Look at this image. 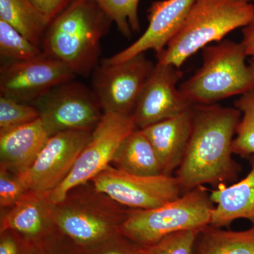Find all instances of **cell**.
<instances>
[{
	"label": "cell",
	"mask_w": 254,
	"mask_h": 254,
	"mask_svg": "<svg viewBox=\"0 0 254 254\" xmlns=\"http://www.w3.org/2000/svg\"><path fill=\"white\" fill-rule=\"evenodd\" d=\"M240 1H244V2L252 3L254 2V0H240Z\"/></svg>",
	"instance_id": "obj_34"
},
{
	"label": "cell",
	"mask_w": 254,
	"mask_h": 254,
	"mask_svg": "<svg viewBox=\"0 0 254 254\" xmlns=\"http://www.w3.org/2000/svg\"><path fill=\"white\" fill-rule=\"evenodd\" d=\"M248 158L251 169L245 178L210 192L215 208L209 225L226 227L239 219L254 225V155Z\"/></svg>",
	"instance_id": "obj_18"
},
{
	"label": "cell",
	"mask_w": 254,
	"mask_h": 254,
	"mask_svg": "<svg viewBox=\"0 0 254 254\" xmlns=\"http://www.w3.org/2000/svg\"><path fill=\"white\" fill-rule=\"evenodd\" d=\"M241 115L236 108L193 105L191 136L175 173L183 193L205 185L220 187L237 181L242 167L232 158V142Z\"/></svg>",
	"instance_id": "obj_1"
},
{
	"label": "cell",
	"mask_w": 254,
	"mask_h": 254,
	"mask_svg": "<svg viewBox=\"0 0 254 254\" xmlns=\"http://www.w3.org/2000/svg\"><path fill=\"white\" fill-rule=\"evenodd\" d=\"M214 208L210 193L198 187L157 208L128 209L119 231L137 245L149 246L175 232L208 226Z\"/></svg>",
	"instance_id": "obj_4"
},
{
	"label": "cell",
	"mask_w": 254,
	"mask_h": 254,
	"mask_svg": "<svg viewBox=\"0 0 254 254\" xmlns=\"http://www.w3.org/2000/svg\"><path fill=\"white\" fill-rule=\"evenodd\" d=\"M235 108L242 116L232 142V151L248 158L254 155V89L241 95L235 101Z\"/></svg>",
	"instance_id": "obj_22"
},
{
	"label": "cell",
	"mask_w": 254,
	"mask_h": 254,
	"mask_svg": "<svg viewBox=\"0 0 254 254\" xmlns=\"http://www.w3.org/2000/svg\"><path fill=\"white\" fill-rule=\"evenodd\" d=\"M37 248L10 230L0 232V254H36Z\"/></svg>",
	"instance_id": "obj_29"
},
{
	"label": "cell",
	"mask_w": 254,
	"mask_h": 254,
	"mask_svg": "<svg viewBox=\"0 0 254 254\" xmlns=\"http://www.w3.org/2000/svg\"><path fill=\"white\" fill-rule=\"evenodd\" d=\"M112 22L95 0H72L50 22L41 48L76 76H88L99 64L100 43Z\"/></svg>",
	"instance_id": "obj_2"
},
{
	"label": "cell",
	"mask_w": 254,
	"mask_h": 254,
	"mask_svg": "<svg viewBox=\"0 0 254 254\" xmlns=\"http://www.w3.org/2000/svg\"><path fill=\"white\" fill-rule=\"evenodd\" d=\"M113 166L132 175L158 176L163 175L154 148L140 128L133 130L122 142L114 155Z\"/></svg>",
	"instance_id": "obj_19"
},
{
	"label": "cell",
	"mask_w": 254,
	"mask_h": 254,
	"mask_svg": "<svg viewBox=\"0 0 254 254\" xmlns=\"http://www.w3.org/2000/svg\"><path fill=\"white\" fill-rule=\"evenodd\" d=\"M93 188L118 204L147 210L161 206L183 194L176 177L139 176L109 165L91 180Z\"/></svg>",
	"instance_id": "obj_9"
},
{
	"label": "cell",
	"mask_w": 254,
	"mask_h": 254,
	"mask_svg": "<svg viewBox=\"0 0 254 254\" xmlns=\"http://www.w3.org/2000/svg\"><path fill=\"white\" fill-rule=\"evenodd\" d=\"M93 189L92 193H68L52 212L58 231L82 252L120 235L128 210Z\"/></svg>",
	"instance_id": "obj_6"
},
{
	"label": "cell",
	"mask_w": 254,
	"mask_h": 254,
	"mask_svg": "<svg viewBox=\"0 0 254 254\" xmlns=\"http://www.w3.org/2000/svg\"><path fill=\"white\" fill-rule=\"evenodd\" d=\"M36 254H79V250L59 232L37 248Z\"/></svg>",
	"instance_id": "obj_30"
},
{
	"label": "cell",
	"mask_w": 254,
	"mask_h": 254,
	"mask_svg": "<svg viewBox=\"0 0 254 254\" xmlns=\"http://www.w3.org/2000/svg\"><path fill=\"white\" fill-rule=\"evenodd\" d=\"M193 254H254V225L242 231L208 225L198 233Z\"/></svg>",
	"instance_id": "obj_20"
},
{
	"label": "cell",
	"mask_w": 254,
	"mask_h": 254,
	"mask_svg": "<svg viewBox=\"0 0 254 254\" xmlns=\"http://www.w3.org/2000/svg\"><path fill=\"white\" fill-rule=\"evenodd\" d=\"M155 65L144 53L118 64H100L93 71L92 90L103 113L132 116Z\"/></svg>",
	"instance_id": "obj_10"
},
{
	"label": "cell",
	"mask_w": 254,
	"mask_h": 254,
	"mask_svg": "<svg viewBox=\"0 0 254 254\" xmlns=\"http://www.w3.org/2000/svg\"><path fill=\"white\" fill-rule=\"evenodd\" d=\"M107 16L116 23L124 36L129 38L141 29L138 7L140 0H95Z\"/></svg>",
	"instance_id": "obj_24"
},
{
	"label": "cell",
	"mask_w": 254,
	"mask_h": 254,
	"mask_svg": "<svg viewBox=\"0 0 254 254\" xmlns=\"http://www.w3.org/2000/svg\"><path fill=\"white\" fill-rule=\"evenodd\" d=\"M38 119L39 113L33 105L0 96V132L22 126Z\"/></svg>",
	"instance_id": "obj_25"
},
{
	"label": "cell",
	"mask_w": 254,
	"mask_h": 254,
	"mask_svg": "<svg viewBox=\"0 0 254 254\" xmlns=\"http://www.w3.org/2000/svg\"><path fill=\"white\" fill-rule=\"evenodd\" d=\"M242 43L225 40L203 48V64L179 87L192 105H213L254 89Z\"/></svg>",
	"instance_id": "obj_5"
},
{
	"label": "cell",
	"mask_w": 254,
	"mask_h": 254,
	"mask_svg": "<svg viewBox=\"0 0 254 254\" xmlns=\"http://www.w3.org/2000/svg\"><path fill=\"white\" fill-rule=\"evenodd\" d=\"M136 128L130 115L103 113L92 131L91 139L80 153L67 177L50 193L52 203H61L69 191L86 185L109 166L122 142Z\"/></svg>",
	"instance_id": "obj_7"
},
{
	"label": "cell",
	"mask_w": 254,
	"mask_h": 254,
	"mask_svg": "<svg viewBox=\"0 0 254 254\" xmlns=\"http://www.w3.org/2000/svg\"><path fill=\"white\" fill-rule=\"evenodd\" d=\"M193 124V105L174 118L142 128L154 148L163 175L173 176L182 164Z\"/></svg>",
	"instance_id": "obj_16"
},
{
	"label": "cell",
	"mask_w": 254,
	"mask_h": 254,
	"mask_svg": "<svg viewBox=\"0 0 254 254\" xmlns=\"http://www.w3.org/2000/svg\"><path fill=\"white\" fill-rule=\"evenodd\" d=\"M31 1L42 14L52 21L67 7L72 0H31Z\"/></svg>",
	"instance_id": "obj_31"
},
{
	"label": "cell",
	"mask_w": 254,
	"mask_h": 254,
	"mask_svg": "<svg viewBox=\"0 0 254 254\" xmlns=\"http://www.w3.org/2000/svg\"><path fill=\"white\" fill-rule=\"evenodd\" d=\"M50 136L70 130H93L103 115L92 88L73 80L31 103Z\"/></svg>",
	"instance_id": "obj_8"
},
{
	"label": "cell",
	"mask_w": 254,
	"mask_h": 254,
	"mask_svg": "<svg viewBox=\"0 0 254 254\" xmlns=\"http://www.w3.org/2000/svg\"><path fill=\"white\" fill-rule=\"evenodd\" d=\"M93 130L58 132L48 138L34 163L18 175L26 190L50 193L67 177Z\"/></svg>",
	"instance_id": "obj_11"
},
{
	"label": "cell",
	"mask_w": 254,
	"mask_h": 254,
	"mask_svg": "<svg viewBox=\"0 0 254 254\" xmlns=\"http://www.w3.org/2000/svg\"><path fill=\"white\" fill-rule=\"evenodd\" d=\"M0 20L9 23L40 48L51 22L31 0H0Z\"/></svg>",
	"instance_id": "obj_21"
},
{
	"label": "cell",
	"mask_w": 254,
	"mask_h": 254,
	"mask_svg": "<svg viewBox=\"0 0 254 254\" xmlns=\"http://www.w3.org/2000/svg\"><path fill=\"white\" fill-rule=\"evenodd\" d=\"M195 0H162L148 9V26L131 46L101 62L118 64L152 50L158 54L165 49L188 16Z\"/></svg>",
	"instance_id": "obj_14"
},
{
	"label": "cell",
	"mask_w": 254,
	"mask_h": 254,
	"mask_svg": "<svg viewBox=\"0 0 254 254\" xmlns=\"http://www.w3.org/2000/svg\"><path fill=\"white\" fill-rule=\"evenodd\" d=\"M28 190L16 174L0 169V206L12 208L23 198Z\"/></svg>",
	"instance_id": "obj_27"
},
{
	"label": "cell",
	"mask_w": 254,
	"mask_h": 254,
	"mask_svg": "<svg viewBox=\"0 0 254 254\" xmlns=\"http://www.w3.org/2000/svg\"><path fill=\"white\" fill-rule=\"evenodd\" d=\"M0 55L10 62H16L36 59L45 54L40 47L9 23L0 20Z\"/></svg>",
	"instance_id": "obj_23"
},
{
	"label": "cell",
	"mask_w": 254,
	"mask_h": 254,
	"mask_svg": "<svg viewBox=\"0 0 254 254\" xmlns=\"http://www.w3.org/2000/svg\"><path fill=\"white\" fill-rule=\"evenodd\" d=\"M246 53L254 61V19L245 27L242 28V41Z\"/></svg>",
	"instance_id": "obj_32"
},
{
	"label": "cell",
	"mask_w": 254,
	"mask_h": 254,
	"mask_svg": "<svg viewBox=\"0 0 254 254\" xmlns=\"http://www.w3.org/2000/svg\"><path fill=\"white\" fill-rule=\"evenodd\" d=\"M182 76L180 68L173 65L155 64L132 115L137 128L174 118L194 105L177 88Z\"/></svg>",
	"instance_id": "obj_13"
},
{
	"label": "cell",
	"mask_w": 254,
	"mask_h": 254,
	"mask_svg": "<svg viewBox=\"0 0 254 254\" xmlns=\"http://www.w3.org/2000/svg\"><path fill=\"white\" fill-rule=\"evenodd\" d=\"M75 76L67 65L46 55L34 60L10 62L0 69V94L31 104Z\"/></svg>",
	"instance_id": "obj_12"
},
{
	"label": "cell",
	"mask_w": 254,
	"mask_h": 254,
	"mask_svg": "<svg viewBox=\"0 0 254 254\" xmlns=\"http://www.w3.org/2000/svg\"><path fill=\"white\" fill-rule=\"evenodd\" d=\"M254 19V6L240 0H195L186 19L157 63L180 68L195 53Z\"/></svg>",
	"instance_id": "obj_3"
},
{
	"label": "cell",
	"mask_w": 254,
	"mask_h": 254,
	"mask_svg": "<svg viewBox=\"0 0 254 254\" xmlns=\"http://www.w3.org/2000/svg\"><path fill=\"white\" fill-rule=\"evenodd\" d=\"M200 230L175 232L153 245L142 247L145 254H193L195 240Z\"/></svg>",
	"instance_id": "obj_26"
},
{
	"label": "cell",
	"mask_w": 254,
	"mask_h": 254,
	"mask_svg": "<svg viewBox=\"0 0 254 254\" xmlns=\"http://www.w3.org/2000/svg\"><path fill=\"white\" fill-rule=\"evenodd\" d=\"M249 68H250L251 73H252V76L254 78V60H251L250 64H249Z\"/></svg>",
	"instance_id": "obj_33"
},
{
	"label": "cell",
	"mask_w": 254,
	"mask_h": 254,
	"mask_svg": "<svg viewBox=\"0 0 254 254\" xmlns=\"http://www.w3.org/2000/svg\"><path fill=\"white\" fill-rule=\"evenodd\" d=\"M50 193L28 190L22 198L1 217L0 232L10 230L38 248L59 233L53 219Z\"/></svg>",
	"instance_id": "obj_15"
},
{
	"label": "cell",
	"mask_w": 254,
	"mask_h": 254,
	"mask_svg": "<svg viewBox=\"0 0 254 254\" xmlns=\"http://www.w3.org/2000/svg\"><path fill=\"white\" fill-rule=\"evenodd\" d=\"M79 254H145L143 247L121 235Z\"/></svg>",
	"instance_id": "obj_28"
},
{
	"label": "cell",
	"mask_w": 254,
	"mask_h": 254,
	"mask_svg": "<svg viewBox=\"0 0 254 254\" xmlns=\"http://www.w3.org/2000/svg\"><path fill=\"white\" fill-rule=\"evenodd\" d=\"M50 136L40 119L0 132L1 169L17 175L24 173L34 163Z\"/></svg>",
	"instance_id": "obj_17"
}]
</instances>
